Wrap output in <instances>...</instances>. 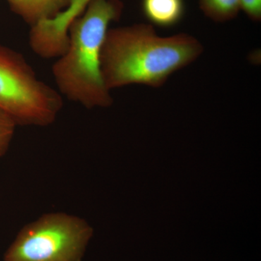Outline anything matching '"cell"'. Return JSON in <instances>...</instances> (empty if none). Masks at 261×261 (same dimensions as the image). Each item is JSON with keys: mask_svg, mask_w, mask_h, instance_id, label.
<instances>
[{"mask_svg": "<svg viewBox=\"0 0 261 261\" xmlns=\"http://www.w3.org/2000/svg\"><path fill=\"white\" fill-rule=\"evenodd\" d=\"M203 51L193 36L160 37L150 23L109 29L101 50L103 80L110 91L130 84L159 88Z\"/></svg>", "mask_w": 261, "mask_h": 261, "instance_id": "6da1fadb", "label": "cell"}, {"mask_svg": "<svg viewBox=\"0 0 261 261\" xmlns=\"http://www.w3.org/2000/svg\"><path fill=\"white\" fill-rule=\"evenodd\" d=\"M121 0H93L68 28V47L51 67L58 92L87 109L108 108L113 98L101 71V50L110 24L123 13Z\"/></svg>", "mask_w": 261, "mask_h": 261, "instance_id": "7a4b0ae2", "label": "cell"}, {"mask_svg": "<svg viewBox=\"0 0 261 261\" xmlns=\"http://www.w3.org/2000/svg\"><path fill=\"white\" fill-rule=\"evenodd\" d=\"M63 106L61 94L38 78L23 55L0 44V108L17 125L49 126Z\"/></svg>", "mask_w": 261, "mask_h": 261, "instance_id": "3957f363", "label": "cell"}, {"mask_svg": "<svg viewBox=\"0 0 261 261\" xmlns=\"http://www.w3.org/2000/svg\"><path fill=\"white\" fill-rule=\"evenodd\" d=\"M92 228L79 216L49 213L25 225L5 253V261H82Z\"/></svg>", "mask_w": 261, "mask_h": 261, "instance_id": "277c9868", "label": "cell"}, {"mask_svg": "<svg viewBox=\"0 0 261 261\" xmlns=\"http://www.w3.org/2000/svg\"><path fill=\"white\" fill-rule=\"evenodd\" d=\"M93 0H70L66 8L55 18L39 22L31 27L29 46L44 59L58 58L68 47V28L72 22L83 14Z\"/></svg>", "mask_w": 261, "mask_h": 261, "instance_id": "5b68a950", "label": "cell"}, {"mask_svg": "<svg viewBox=\"0 0 261 261\" xmlns=\"http://www.w3.org/2000/svg\"><path fill=\"white\" fill-rule=\"evenodd\" d=\"M11 10L31 27L55 18L69 5L70 0H7Z\"/></svg>", "mask_w": 261, "mask_h": 261, "instance_id": "8992f818", "label": "cell"}, {"mask_svg": "<svg viewBox=\"0 0 261 261\" xmlns=\"http://www.w3.org/2000/svg\"><path fill=\"white\" fill-rule=\"evenodd\" d=\"M142 8L151 25L163 28L176 25L185 12L184 0H142Z\"/></svg>", "mask_w": 261, "mask_h": 261, "instance_id": "52a82bcc", "label": "cell"}, {"mask_svg": "<svg viewBox=\"0 0 261 261\" xmlns=\"http://www.w3.org/2000/svg\"><path fill=\"white\" fill-rule=\"evenodd\" d=\"M198 2L204 15L217 23L233 20L241 11L240 0H198Z\"/></svg>", "mask_w": 261, "mask_h": 261, "instance_id": "ba28073f", "label": "cell"}, {"mask_svg": "<svg viewBox=\"0 0 261 261\" xmlns=\"http://www.w3.org/2000/svg\"><path fill=\"white\" fill-rule=\"evenodd\" d=\"M16 126L15 120L0 108V159L8 152Z\"/></svg>", "mask_w": 261, "mask_h": 261, "instance_id": "9c48e42d", "label": "cell"}, {"mask_svg": "<svg viewBox=\"0 0 261 261\" xmlns=\"http://www.w3.org/2000/svg\"><path fill=\"white\" fill-rule=\"evenodd\" d=\"M240 8L252 20L260 21L261 0H240Z\"/></svg>", "mask_w": 261, "mask_h": 261, "instance_id": "30bf717a", "label": "cell"}]
</instances>
